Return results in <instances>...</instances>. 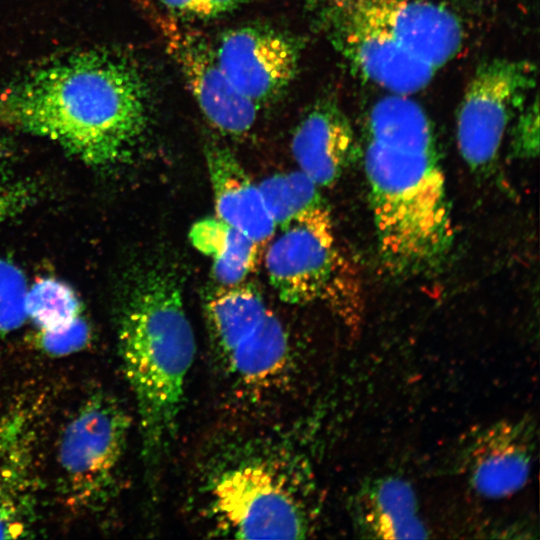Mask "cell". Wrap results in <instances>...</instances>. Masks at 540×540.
<instances>
[{
	"label": "cell",
	"instance_id": "6da1fadb",
	"mask_svg": "<svg viewBox=\"0 0 540 540\" xmlns=\"http://www.w3.org/2000/svg\"><path fill=\"white\" fill-rule=\"evenodd\" d=\"M148 100L146 83L130 61L79 52L34 70L0 93V124L103 166L138 142L147 127Z\"/></svg>",
	"mask_w": 540,
	"mask_h": 540
},
{
	"label": "cell",
	"instance_id": "7a4b0ae2",
	"mask_svg": "<svg viewBox=\"0 0 540 540\" xmlns=\"http://www.w3.org/2000/svg\"><path fill=\"white\" fill-rule=\"evenodd\" d=\"M183 300L176 273L153 267L136 281L119 318V354L136 402L142 457L152 472L174 438L195 356Z\"/></svg>",
	"mask_w": 540,
	"mask_h": 540
},
{
	"label": "cell",
	"instance_id": "3957f363",
	"mask_svg": "<svg viewBox=\"0 0 540 540\" xmlns=\"http://www.w3.org/2000/svg\"><path fill=\"white\" fill-rule=\"evenodd\" d=\"M364 140L361 158L382 266L401 278L435 272L454 242L436 135Z\"/></svg>",
	"mask_w": 540,
	"mask_h": 540
},
{
	"label": "cell",
	"instance_id": "277c9868",
	"mask_svg": "<svg viewBox=\"0 0 540 540\" xmlns=\"http://www.w3.org/2000/svg\"><path fill=\"white\" fill-rule=\"evenodd\" d=\"M315 491L302 460L286 449L259 445L224 456L204 484L215 528L245 539L307 537L316 521Z\"/></svg>",
	"mask_w": 540,
	"mask_h": 540
},
{
	"label": "cell",
	"instance_id": "5b68a950",
	"mask_svg": "<svg viewBox=\"0 0 540 540\" xmlns=\"http://www.w3.org/2000/svg\"><path fill=\"white\" fill-rule=\"evenodd\" d=\"M204 316L223 370L241 389L261 393L284 384L292 372V346L257 285L213 283L204 293Z\"/></svg>",
	"mask_w": 540,
	"mask_h": 540
},
{
	"label": "cell",
	"instance_id": "8992f818",
	"mask_svg": "<svg viewBox=\"0 0 540 540\" xmlns=\"http://www.w3.org/2000/svg\"><path fill=\"white\" fill-rule=\"evenodd\" d=\"M265 267L271 286L288 304L326 301L348 325L361 315L356 272L339 253L329 210L299 218L270 244Z\"/></svg>",
	"mask_w": 540,
	"mask_h": 540
},
{
	"label": "cell",
	"instance_id": "52a82bcc",
	"mask_svg": "<svg viewBox=\"0 0 540 540\" xmlns=\"http://www.w3.org/2000/svg\"><path fill=\"white\" fill-rule=\"evenodd\" d=\"M131 420L118 400L97 391L79 405L58 447L60 488L71 508L95 512L116 497Z\"/></svg>",
	"mask_w": 540,
	"mask_h": 540
},
{
	"label": "cell",
	"instance_id": "ba28073f",
	"mask_svg": "<svg viewBox=\"0 0 540 540\" xmlns=\"http://www.w3.org/2000/svg\"><path fill=\"white\" fill-rule=\"evenodd\" d=\"M536 78V67L527 60L497 58L477 67L456 121L458 149L471 171H492L505 133L526 105Z\"/></svg>",
	"mask_w": 540,
	"mask_h": 540
},
{
	"label": "cell",
	"instance_id": "9c48e42d",
	"mask_svg": "<svg viewBox=\"0 0 540 540\" xmlns=\"http://www.w3.org/2000/svg\"><path fill=\"white\" fill-rule=\"evenodd\" d=\"M321 21L331 44L350 68L390 93L411 95L420 91L437 72L342 0H324Z\"/></svg>",
	"mask_w": 540,
	"mask_h": 540
},
{
	"label": "cell",
	"instance_id": "30bf717a",
	"mask_svg": "<svg viewBox=\"0 0 540 540\" xmlns=\"http://www.w3.org/2000/svg\"><path fill=\"white\" fill-rule=\"evenodd\" d=\"M160 28L167 52L207 121L226 136L249 132L259 107L231 84L205 38L170 18L160 20Z\"/></svg>",
	"mask_w": 540,
	"mask_h": 540
},
{
	"label": "cell",
	"instance_id": "8fae6325",
	"mask_svg": "<svg viewBox=\"0 0 540 540\" xmlns=\"http://www.w3.org/2000/svg\"><path fill=\"white\" fill-rule=\"evenodd\" d=\"M537 448L530 416L504 419L478 429L464 442L457 468L479 495L499 499L527 483Z\"/></svg>",
	"mask_w": 540,
	"mask_h": 540
},
{
	"label": "cell",
	"instance_id": "7c38bea8",
	"mask_svg": "<svg viewBox=\"0 0 540 540\" xmlns=\"http://www.w3.org/2000/svg\"><path fill=\"white\" fill-rule=\"evenodd\" d=\"M215 52L231 84L259 108L288 88L300 55L297 45L284 34L254 26L227 31Z\"/></svg>",
	"mask_w": 540,
	"mask_h": 540
},
{
	"label": "cell",
	"instance_id": "4fadbf2b",
	"mask_svg": "<svg viewBox=\"0 0 540 540\" xmlns=\"http://www.w3.org/2000/svg\"><path fill=\"white\" fill-rule=\"evenodd\" d=\"M383 28L405 50L437 71L462 48L459 17L437 0H342Z\"/></svg>",
	"mask_w": 540,
	"mask_h": 540
},
{
	"label": "cell",
	"instance_id": "5bb4252c",
	"mask_svg": "<svg viewBox=\"0 0 540 540\" xmlns=\"http://www.w3.org/2000/svg\"><path fill=\"white\" fill-rule=\"evenodd\" d=\"M291 152L300 171L319 187H331L361 158V145L339 105L320 100L295 127Z\"/></svg>",
	"mask_w": 540,
	"mask_h": 540
},
{
	"label": "cell",
	"instance_id": "9a60e30c",
	"mask_svg": "<svg viewBox=\"0 0 540 540\" xmlns=\"http://www.w3.org/2000/svg\"><path fill=\"white\" fill-rule=\"evenodd\" d=\"M28 424L0 417V538H27L38 522L37 480Z\"/></svg>",
	"mask_w": 540,
	"mask_h": 540
},
{
	"label": "cell",
	"instance_id": "2e32d148",
	"mask_svg": "<svg viewBox=\"0 0 540 540\" xmlns=\"http://www.w3.org/2000/svg\"><path fill=\"white\" fill-rule=\"evenodd\" d=\"M204 154L216 217L243 232L258 245L269 240L277 227L258 185L225 145L208 141Z\"/></svg>",
	"mask_w": 540,
	"mask_h": 540
},
{
	"label": "cell",
	"instance_id": "e0dca14e",
	"mask_svg": "<svg viewBox=\"0 0 540 540\" xmlns=\"http://www.w3.org/2000/svg\"><path fill=\"white\" fill-rule=\"evenodd\" d=\"M418 510L412 485L396 476L364 482L350 500L355 531L368 539L427 538V528Z\"/></svg>",
	"mask_w": 540,
	"mask_h": 540
},
{
	"label": "cell",
	"instance_id": "ac0fdd59",
	"mask_svg": "<svg viewBox=\"0 0 540 540\" xmlns=\"http://www.w3.org/2000/svg\"><path fill=\"white\" fill-rule=\"evenodd\" d=\"M193 246L213 260V283L232 286L246 280L257 261L258 244L218 217L197 221L189 232Z\"/></svg>",
	"mask_w": 540,
	"mask_h": 540
},
{
	"label": "cell",
	"instance_id": "d6986e66",
	"mask_svg": "<svg viewBox=\"0 0 540 540\" xmlns=\"http://www.w3.org/2000/svg\"><path fill=\"white\" fill-rule=\"evenodd\" d=\"M258 187L268 212L280 229L299 218L329 210L319 186L300 170L269 176Z\"/></svg>",
	"mask_w": 540,
	"mask_h": 540
},
{
	"label": "cell",
	"instance_id": "ffe728a7",
	"mask_svg": "<svg viewBox=\"0 0 540 540\" xmlns=\"http://www.w3.org/2000/svg\"><path fill=\"white\" fill-rule=\"evenodd\" d=\"M26 313L40 332L60 333L81 317V304L69 285L44 278L28 288Z\"/></svg>",
	"mask_w": 540,
	"mask_h": 540
},
{
	"label": "cell",
	"instance_id": "44dd1931",
	"mask_svg": "<svg viewBox=\"0 0 540 540\" xmlns=\"http://www.w3.org/2000/svg\"><path fill=\"white\" fill-rule=\"evenodd\" d=\"M27 291L22 270L11 261L0 259V339L18 329L27 318Z\"/></svg>",
	"mask_w": 540,
	"mask_h": 540
},
{
	"label": "cell",
	"instance_id": "7402d4cb",
	"mask_svg": "<svg viewBox=\"0 0 540 540\" xmlns=\"http://www.w3.org/2000/svg\"><path fill=\"white\" fill-rule=\"evenodd\" d=\"M511 131V150L520 158L536 157L539 150L538 99L526 103L513 120Z\"/></svg>",
	"mask_w": 540,
	"mask_h": 540
},
{
	"label": "cell",
	"instance_id": "603a6c76",
	"mask_svg": "<svg viewBox=\"0 0 540 540\" xmlns=\"http://www.w3.org/2000/svg\"><path fill=\"white\" fill-rule=\"evenodd\" d=\"M36 197V187L28 181L0 180V224L19 215Z\"/></svg>",
	"mask_w": 540,
	"mask_h": 540
},
{
	"label": "cell",
	"instance_id": "cb8c5ba5",
	"mask_svg": "<svg viewBox=\"0 0 540 540\" xmlns=\"http://www.w3.org/2000/svg\"><path fill=\"white\" fill-rule=\"evenodd\" d=\"M87 323L79 317L67 330L60 333H39L41 345L51 353L65 354L81 348L87 341Z\"/></svg>",
	"mask_w": 540,
	"mask_h": 540
},
{
	"label": "cell",
	"instance_id": "d4e9b609",
	"mask_svg": "<svg viewBox=\"0 0 540 540\" xmlns=\"http://www.w3.org/2000/svg\"><path fill=\"white\" fill-rule=\"evenodd\" d=\"M243 0H199V17H214L233 10Z\"/></svg>",
	"mask_w": 540,
	"mask_h": 540
},
{
	"label": "cell",
	"instance_id": "484cf974",
	"mask_svg": "<svg viewBox=\"0 0 540 540\" xmlns=\"http://www.w3.org/2000/svg\"><path fill=\"white\" fill-rule=\"evenodd\" d=\"M168 9L199 17V0H160Z\"/></svg>",
	"mask_w": 540,
	"mask_h": 540
},
{
	"label": "cell",
	"instance_id": "4316f807",
	"mask_svg": "<svg viewBox=\"0 0 540 540\" xmlns=\"http://www.w3.org/2000/svg\"><path fill=\"white\" fill-rule=\"evenodd\" d=\"M11 156V147L4 135L0 132V166Z\"/></svg>",
	"mask_w": 540,
	"mask_h": 540
}]
</instances>
